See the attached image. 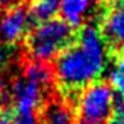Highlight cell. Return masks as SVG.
<instances>
[{
  "label": "cell",
  "instance_id": "cell-1",
  "mask_svg": "<svg viewBox=\"0 0 124 124\" xmlns=\"http://www.w3.org/2000/svg\"><path fill=\"white\" fill-rule=\"evenodd\" d=\"M107 63V46L95 25H85L75 34L74 42L56 57L54 75L60 89L79 93L102 75Z\"/></svg>",
  "mask_w": 124,
  "mask_h": 124
},
{
  "label": "cell",
  "instance_id": "cell-2",
  "mask_svg": "<svg viewBox=\"0 0 124 124\" xmlns=\"http://www.w3.org/2000/svg\"><path fill=\"white\" fill-rule=\"evenodd\" d=\"M74 29L62 18L38 24L27 35V49L34 60L47 63L74 42Z\"/></svg>",
  "mask_w": 124,
  "mask_h": 124
},
{
  "label": "cell",
  "instance_id": "cell-3",
  "mask_svg": "<svg viewBox=\"0 0 124 124\" xmlns=\"http://www.w3.org/2000/svg\"><path fill=\"white\" fill-rule=\"evenodd\" d=\"M113 95L109 84L96 81L79 92L78 96V116L84 124L107 123L112 116Z\"/></svg>",
  "mask_w": 124,
  "mask_h": 124
},
{
  "label": "cell",
  "instance_id": "cell-4",
  "mask_svg": "<svg viewBox=\"0 0 124 124\" xmlns=\"http://www.w3.org/2000/svg\"><path fill=\"white\" fill-rule=\"evenodd\" d=\"M31 25L28 13L23 6L17 4L11 7L6 10L0 20V40L10 46L17 45L27 38Z\"/></svg>",
  "mask_w": 124,
  "mask_h": 124
},
{
  "label": "cell",
  "instance_id": "cell-5",
  "mask_svg": "<svg viewBox=\"0 0 124 124\" xmlns=\"http://www.w3.org/2000/svg\"><path fill=\"white\" fill-rule=\"evenodd\" d=\"M11 96L14 99V107L11 109H14L16 112L36 113V110L42 105L43 88L21 77L13 84Z\"/></svg>",
  "mask_w": 124,
  "mask_h": 124
},
{
  "label": "cell",
  "instance_id": "cell-6",
  "mask_svg": "<svg viewBox=\"0 0 124 124\" xmlns=\"http://www.w3.org/2000/svg\"><path fill=\"white\" fill-rule=\"evenodd\" d=\"M101 34L105 42L124 49V4L109 8L103 20Z\"/></svg>",
  "mask_w": 124,
  "mask_h": 124
},
{
  "label": "cell",
  "instance_id": "cell-7",
  "mask_svg": "<svg viewBox=\"0 0 124 124\" xmlns=\"http://www.w3.org/2000/svg\"><path fill=\"white\" fill-rule=\"evenodd\" d=\"M89 8V0H60L59 13L62 20L73 29L79 28Z\"/></svg>",
  "mask_w": 124,
  "mask_h": 124
},
{
  "label": "cell",
  "instance_id": "cell-8",
  "mask_svg": "<svg viewBox=\"0 0 124 124\" xmlns=\"http://www.w3.org/2000/svg\"><path fill=\"white\" fill-rule=\"evenodd\" d=\"M60 0H31V6L27 10L31 24H38L50 21L59 14Z\"/></svg>",
  "mask_w": 124,
  "mask_h": 124
},
{
  "label": "cell",
  "instance_id": "cell-9",
  "mask_svg": "<svg viewBox=\"0 0 124 124\" xmlns=\"http://www.w3.org/2000/svg\"><path fill=\"white\" fill-rule=\"evenodd\" d=\"M52 75H53V71L47 66V63L36 62V60L28 63L27 67H25V71H24V78L38 84L43 89L50 84Z\"/></svg>",
  "mask_w": 124,
  "mask_h": 124
},
{
  "label": "cell",
  "instance_id": "cell-10",
  "mask_svg": "<svg viewBox=\"0 0 124 124\" xmlns=\"http://www.w3.org/2000/svg\"><path fill=\"white\" fill-rule=\"evenodd\" d=\"M43 124H77L71 109L62 103H52L43 113Z\"/></svg>",
  "mask_w": 124,
  "mask_h": 124
},
{
  "label": "cell",
  "instance_id": "cell-11",
  "mask_svg": "<svg viewBox=\"0 0 124 124\" xmlns=\"http://www.w3.org/2000/svg\"><path fill=\"white\" fill-rule=\"evenodd\" d=\"M109 86L117 95L124 96V56L116 59L109 70Z\"/></svg>",
  "mask_w": 124,
  "mask_h": 124
},
{
  "label": "cell",
  "instance_id": "cell-12",
  "mask_svg": "<svg viewBox=\"0 0 124 124\" xmlns=\"http://www.w3.org/2000/svg\"><path fill=\"white\" fill-rule=\"evenodd\" d=\"M10 114H11L13 124H38L36 113H23L10 109Z\"/></svg>",
  "mask_w": 124,
  "mask_h": 124
},
{
  "label": "cell",
  "instance_id": "cell-13",
  "mask_svg": "<svg viewBox=\"0 0 124 124\" xmlns=\"http://www.w3.org/2000/svg\"><path fill=\"white\" fill-rule=\"evenodd\" d=\"M112 114L114 117L124 120V96H120V95L114 96V99H113Z\"/></svg>",
  "mask_w": 124,
  "mask_h": 124
},
{
  "label": "cell",
  "instance_id": "cell-14",
  "mask_svg": "<svg viewBox=\"0 0 124 124\" xmlns=\"http://www.w3.org/2000/svg\"><path fill=\"white\" fill-rule=\"evenodd\" d=\"M0 124H13L10 109H0Z\"/></svg>",
  "mask_w": 124,
  "mask_h": 124
},
{
  "label": "cell",
  "instance_id": "cell-15",
  "mask_svg": "<svg viewBox=\"0 0 124 124\" xmlns=\"http://www.w3.org/2000/svg\"><path fill=\"white\" fill-rule=\"evenodd\" d=\"M18 3H20V0H0V8H11V7L17 6Z\"/></svg>",
  "mask_w": 124,
  "mask_h": 124
},
{
  "label": "cell",
  "instance_id": "cell-16",
  "mask_svg": "<svg viewBox=\"0 0 124 124\" xmlns=\"http://www.w3.org/2000/svg\"><path fill=\"white\" fill-rule=\"evenodd\" d=\"M105 3L109 6V8H113V7H117V6L124 4V0H105Z\"/></svg>",
  "mask_w": 124,
  "mask_h": 124
},
{
  "label": "cell",
  "instance_id": "cell-17",
  "mask_svg": "<svg viewBox=\"0 0 124 124\" xmlns=\"http://www.w3.org/2000/svg\"><path fill=\"white\" fill-rule=\"evenodd\" d=\"M4 63H6V53H4V50L0 47V68L4 66Z\"/></svg>",
  "mask_w": 124,
  "mask_h": 124
},
{
  "label": "cell",
  "instance_id": "cell-18",
  "mask_svg": "<svg viewBox=\"0 0 124 124\" xmlns=\"http://www.w3.org/2000/svg\"><path fill=\"white\" fill-rule=\"evenodd\" d=\"M107 124H124V120L117 118V117H113V118H110V120L107 121Z\"/></svg>",
  "mask_w": 124,
  "mask_h": 124
},
{
  "label": "cell",
  "instance_id": "cell-19",
  "mask_svg": "<svg viewBox=\"0 0 124 124\" xmlns=\"http://www.w3.org/2000/svg\"><path fill=\"white\" fill-rule=\"evenodd\" d=\"M1 95H3V91L0 89V98H1Z\"/></svg>",
  "mask_w": 124,
  "mask_h": 124
},
{
  "label": "cell",
  "instance_id": "cell-20",
  "mask_svg": "<svg viewBox=\"0 0 124 124\" xmlns=\"http://www.w3.org/2000/svg\"><path fill=\"white\" fill-rule=\"evenodd\" d=\"M77 124H84V123H81V121H79V123H77Z\"/></svg>",
  "mask_w": 124,
  "mask_h": 124
},
{
  "label": "cell",
  "instance_id": "cell-21",
  "mask_svg": "<svg viewBox=\"0 0 124 124\" xmlns=\"http://www.w3.org/2000/svg\"><path fill=\"white\" fill-rule=\"evenodd\" d=\"M0 47H1V40H0Z\"/></svg>",
  "mask_w": 124,
  "mask_h": 124
},
{
  "label": "cell",
  "instance_id": "cell-22",
  "mask_svg": "<svg viewBox=\"0 0 124 124\" xmlns=\"http://www.w3.org/2000/svg\"><path fill=\"white\" fill-rule=\"evenodd\" d=\"M89 1H91V0H89Z\"/></svg>",
  "mask_w": 124,
  "mask_h": 124
}]
</instances>
